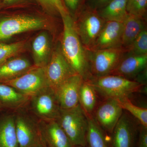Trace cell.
I'll return each mask as SVG.
<instances>
[{"instance_id": "ffe728a7", "label": "cell", "mask_w": 147, "mask_h": 147, "mask_svg": "<svg viewBox=\"0 0 147 147\" xmlns=\"http://www.w3.org/2000/svg\"><path fill=\"white\" fill-rule=\"evenodd\" d=\"M145 18L128 14L123 21L121 47L126 50L138 35L146 28Z\"/></svg>"}, {"instance_id": "603a6c76", "label": "cell", "mask_w": 147, "mask_h": 147, "mask_svg": "<svg viewBox=\"0 0 147 147\" xmlns=\"http://www.w3.org/2000/svg\"><path fill=\"white\" fill-rule=\"evenodd\" d=\"M96 101L95 90L89 83L84 81L79 91V104L88 117H92Z\"/></svg>"}, {"instance_id": "277c9868", "label": "cell", "mask_w": 147, "mask_h": 147, "mask_svg": "<svg viewBox=\"0 0 147 147\" xmlns=\"http://www.w3.org/2000/svg\"><path fill=\"white\" fill-rule=\"evenodd\" d=\"M74 26L84 48L92 50L105 24L97 11L86 5L73 18Z\"/></svg>"}, {"instance_id": "83f0119b", "label": "cell", "mask_w": 147, "mask_h": 147, "mask_svg": "<svg viewBox=\"0 0 147 147\" xmlns=\"http://www.w3.org/2000/svg\"><path fill=\"white\" fill-rule=\"evenodd\" d=\"M127 50L129 54L147 55V30L146 28L140 33Z\"/></svg>"}, {"instance_id": "7c38bea8", "label": "cell", "mask_w": 147, "mask_h": 147, "mask_svg": "<svg viewBox=\"0 0 147 147\" xmlns=\"http://www.w3.org/2000/svg\"><path fill=\"white\" fill-rule=\"evenodd\" d=\"M123 110L118 100L107 98L97 108L94 119L102 129L112 133Z\"/></svg>"}, {"instance_id": "4fadbf2b", "label": "cell", "mask_w": 147, "mask_h": 147, "mask_svg": "<svg viewBox=\"0 0 147 147\" xmlns=\"http://www.w3.org/2000/svg\"><path fill=\"white\" fill-rule=\"evenodd\" d=\"M123 30L122 23L106 21L90 51L121 47Z\"/></svg>"}, {"instance_id": "e575fe53", "label": "cell", "mask_w": 147, "mask_h": 147, "mask_svg": "<svg viewBox=\"0 0 147 147\" xmlns=\"http://www.w3.org/2000/svg\"><path fill=\"white\" fill-rule=\"evenodd\" d=\"M3 7V4H2L0 5V10H1V9L2 8V7Z\"/></svg>"}, {"instance_id": "30bf717a", "label": "cell", "mask_w": 147, "mask_h": 147, "mask_svg": "<svg viewBox=\"0 0 147 147\" xmlns=\"http://www.w3.org/2000/svg\"><path fill=\"white\" fill-rule=\"evenodd\" d=\"M32 112L40 120H57L61 108L55 91L47 87L30 98Z\"/></svg>"}, {"instance_id": "7a4b0ae2", "label": "cell", "mask_w": 147, "mask_h": 147, "mask_svg": "<svg viewBox=\"0 0 147 147\" xmlns=\"http://www.w3.org/2000/svg\"><path fill=\"white\" fill-rule=\"evenodd\" d=\"M87 82L102 97L118 100L128 98L132 94L139 92L144 85L137 81L114 75L92 77Z\"/></svg>"}, {"instance_id": "d6986e66", "label": "cell", "mask_w": 147, "mask_h": 147, "mask_svg": "<svg viewBox=\"0 0 147 147\" xmlns=\"http://www.w3.org/2000/svg\"><path fill=\"white\" fill-rule=\"evenodd\" d=\"M26 58L16 57L0 64V82L17 78L33 67Z\"/></svg>"}, {"instance_id": "44dd1931", "label": "cell", "mask_w": 147, "mask_h": 147, "mask_svg": "<svg viewBox=\"0 0 147 147\" xmlns=\"http://www.w3.org/2000/svg\"><path fill=\"white\" fill-rule=\"evenodd\" d=\"M0 147H19L15 127V114L0 115Z\"/></svg>"}, {"instance_id": "9c48e42d", "label": "cell", "mask_w": 147, "mask_h": 147, "mask_svg": "<svg viewBox=\"0 0 147 147\" xmlns=\"http://www.w3.org/2000/svg\"><path fill=\"white\" fill-rule=\"evenodd\" d=\"M45 70L49 86L54 90L69 77L77 74L64 56L61 45H58L52 50Z\"/></svg>"}, {"instance_id": "4dcf8cb0", "label": "cell", "mask_w": 147, "mask_h": 147, "mask_svg": "<svg viewBox=\"0 0 147 147\" xmlns=\"http://www.w3.org/2000/svg\"><path fill=\"white\" fill-rule=\"evenodd\" d=\"M111 0H86V5L97 10L106 5Z\"/></svg>"}, {"instance_id": "d4e9b609", "label": "cell", "mask_w": 147, "mask_h": 147, "mask_svg": "<svg viewBox=\"0 0 147 147\" xmlns=\"http://www.w3.org/2000/svg\"><path fill=\"white\" fill-rule=\"evenodd\" d=\"M27 42L20 41L10 44L0 43V64L17 57L27 49Z\"/></svg>"}, {"instance_id": "836d02e7", "label": "cell", "mask_w": 147, "mask_h": 147, "mask_svg": "<svg viewBox=\"0 0 147 147\" xmlns=\"http://www.w3.org/2000/svg\"><path fill=\"white\" fill-rule=\"evenodd\" d=\"M35 147H47V146L45 145V143L43 142V139H42V142Z\"/></svg>"}, {"instance_id": "5b68a950", "label": "cell", "mask_w": 147, "mask_h": 147, "mask_svg": "<svg viewBox=\"0 0 147 147\" xmlns=\"http://www.w3.org/2000/svg\"><path fill=\"white\" fill-rule=\"evenodd\" d=\"M43 17L27 13H16L0 19V40L8 39L24 32L43 29L47 27Z\"/></svg>"}, {"instance_id": "d6a6232c", "label": "cell", "mask_w": 147, "mask_h": 147, "mask_svg": "<svg viewBox=\"0 0 147 147\" xmlns=\"http://www.w3.org/2000/svg\"><path fill=\"white\" fill-rule=\"evenodd\" d=\"M31 0H3V6L11 7L23 4Z\"/></svg>"}, {"instance_id": "484cf974", "label": "cell", "mask_w": 147, "mask_h": 147, "mask_svg": "<svg viewBox=\"0 0 147 147\" xmlns=\"http://www.w3.org/2000/svg\"><path fill=\"white\" fill-rule=\"evenodd\" d=\"M48 15L60 16L61 18L69 14L62 0H35Z\"/></svg>"}, {"instance_id": "d590c367", "label": "cell", "mask_w": 147, "mask_h": 147, "mask_svg": "<svg viewBox=\"0 0 147 147\" xmlns=\"http://www.w3.org/2000/svg\"><path fill=\"white\" fill-rule=\"evenodd\" d=\"M73 147H83L80 146H73Z\"/></svg>"}, {"instance_id": "8992f818", "label": "cell", "mask_w": 147, "mask_h": 147, "mask_svg": "<svg viewBox=\"0 0 147 147\" xmlns=\"http://www.w3.org/2000/svg\"><path fill=\"white\" fill-rule=\"evenodd\" d=\"M88 52L92 77L110 75L128 53L122 47Z\"/></svg>"}, {"instance_id": "8d00e7d4", "label": "cell", "mask_w": 147, "mask_h": 147, "mask_svg": "<svg viewBox=\"0 0 147 147\" xmlns=\"http://www.w3.org/2000/svg\"><path fill=\"white\" fill-rule=\"evenodd\" d=\"M2 4V2H1V0H0V5Z\"/></svg>"}, {"instance_id": "6da1fadb", "label": "cell", "mask_w": 147, "mask_h": 147, "mask_svg": "<svg viewBox=\"0 0 147 147\" xmlns=\"http://www.w3.org/2000/svg\"><path fill=\"white\" fill-rule=\"evenodd\" d=\"M61 19L63 27L61 45L62 52L75 73L87 82L92 78L88 51L76 33L71 16L67 14Z\"/></svg>"}, {"instance_id": "2e32d148", "label": "cell", "mask_w": 147, "mask_h": 147, "mask_svg": "<svg viewBox=\"0 0 147 147\" xmlns=\"http://www.w3.org/2000/svg\"><path fill=\"white\" fill-rule=\"evenodd\" d=\"M136 124L127 113H123L112 132V147H132Z\"/></svg>"}, {"instance_id": "5bb4252c", "label": "cell", "mask_w": 147, "mask_h": 147, "mask_svg": "<svg viewBox=\"0 0 147 147\" xmlns=\"http://www.w3.org/2000/svg\"><path fill=\"white\" fill-rule=\"evenodd\" d=\"M147 67V55H132L127 53L110 75L122 76L131 80V78L137 77L146 71Z\"/></svg>"}, {"instance_id": "e0dca14e", "label": "cell", "mask_w": 147, "mask_h": 147, "mask_svg": "<svg viewBox=\"0 0 147 147\" xmlns=\"http://www.w3.org/2000/svg\"><path fill=\"white\" fill-rule=\"evenodd\" d=\"M32 52L34 66L45 67L50 61L52 53L49 35L43 32L38 35L32 43Z\"/></svg>"}, {"instance_id": "ba28073f", "label": "cell", "mask_w": 147, "mask_h": 147, "mask_svg": "<svg viewBox=\"0 0 147 147\" xmlns=\"http://www.w3.org/2000/svg\"><path fill=\"white\" fill-rule=\"evenodd\" d=\"M15 131L19 147H35L42 142L39 121L26 113L15 114Z\"/></svg>"}, {"instance_id": "f1b7e54d", "label": "cell", "mask_w": 147, "mask_h": 147, "mask_svg": "<svg viewBox=\"0 0 147 147\" xmlns=\"http://www.w3.org/2000/svg\"><path fill=\"white\" fill-rule=\"evenodd\" d=\"M147 0H127L126 10L128 14L145 18L147 13Z\"/></svg>"}, {"instance_id": "cb8c5ba5", "label": "cell", "mask_w": 147, "mask_h": 147, "mask_svg": "<svg viewBox=\"0 0 147 147\" xmlns=\"http://www.w3.org/2000/svg\"><path fill=\"white\" fill-rule=\"evenodd\" d=\"M88 127L86 136L89 147H108L102 129L92 117H88Z\"/></svg>"}, {"instance_id": "52a82bcc", "label": "cell", "mask_w": 147, "mask_h": 147, "mask_svg": "<svg viewBox=\"0 0 147 147\" xmlns=\"http://www.w3.org/2000/svg\"><path fill=\"white\" fill-rule=\"evenodd\" d=\"M1 83L13 87L30 97L50 87L45 75V67L35 66L21 76Z\"/></svg>"}, {"instance_id": "8fae6325", "label": "cell", "mask_w": 147, "mask_h": 147, "mask_svg": "<svg viewBox=\"0 0 147 147\" xmlns=\"http://www.w3.org/2000/svg\"><path fill=\"white\" fill-rule=\"evenodd\" d=\"M84 81L82 76L75 74L54 90L61 109H70L79 104V91Z\"/></svg>"}, {"instance_id": "f546056e", "label": "cell", "mask_w": 147, "mask_h": 147, "mask_svg": "<svg viewBox=\"0 0 147 147\" xmlns=\"http://www.w3.org/2000/svg\"><path fill=\"white\" fill-rule=\"evenodd\" d=\"M66 9L72 18L86 5V0H62Z\"/></svg>"}, {"instance_id": "9a60e30c", "label": "cell", "mask_w": 147, "mask_h": 147, "mask_svg": "<svg viewBox=\"0 0 147 147\" xmlns=\"http://www.w3.org/2000/svg\"><path fill=\"white\" fill-rule=\"evenodd\" d=\"M39 121L42 139L47 147H73L57 120Z\"/></svg>"}, {"instance_id": "1f68e13d", "label": "cell", "mask_w": 147, "mask_h": 147, "mask_svg": "<svg viewBox=\"0 0 147 147\" xmlns=\"http://www.w3.org/2000/svg\"><path fill=\"white\" fill-rule=\"evenodd\" d=\"M138 147H147V127L141 125Z\"/></svg>"}, {"instance_id": "ac0fdd59", "label": "cell", "mask_w": 147, "mask_h": 147, "mask_svg": "<svg viewBox=\"0 0 147 147\" xmlns=\"http://www.w3.org/2000/svg\"><path fill=\"white\" fill-rule=\"evenodd\" d=\"M30 98L13 87L0 82V109H20L26 105Z\"/></svg>"}, {"instance_id": "7402d4cb", "label": "cell", "mask_w": 147, "mask_h": 147, "mask_svg": "<svg viewBox=\"0 0 147 147\" xmlns=\"http://www.w3.org/2000/svg\"><path fill=\"white\" fill-rule=\"evenodd\" d=\"M127 0H111L106 5L98 9V13L105 21L123 23L128 13L126 10Z\"/></svg>"}, {"instance_id": "3957f363", "label": "cell", "mask_w": 147, "mask_h": 147, "mask_svg": "<svg viewBox=\"0 0 147 147\" xmlns=\"http://www.w3.org/2000/svg\"><path fill=\"white\" fill-rule=\"evenodd\" d=\"M57 120L73 146H86L88 118L80 104L70 109H61Z\"/></svg>"}, {"instance_id": "4316f807", "label": "cell", "mask_w": 147, "mask_h": 147, "mask_svg": "<svg viewBox=\"0 0 147 147\" xmlns=\"http://www.w3.org/2000/svg\"><path fill=\"white\" fill-rule=\"evenodd\" d=\"M122 108L130 113L143 126L147 127V109L134 105L129 98L118 100Z\"/></svg>"}]
</instances>
